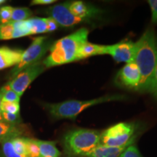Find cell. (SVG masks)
I'll use <instances>...</instances> for the list:
<instances>
[{"label":"cell","mask_w":157,"mask_h":157,"mask_svg":"<svg viewBox=\"0 0 157 157\" xmlns=\"http://www.w3.org/2000/svg\"><path fill=\"white\" fill-rule=\"evenodd\" d=\"M28 157H39V149L36 139L26 137Z\"/></svg>","instance_id":"603a6c76"},{"label":"cell","mask_w":157,"mask_h":157,"mask_svg":"<svg viewBox=\"0 0 157 157\" xmlns=\"http://www.w3.org/2000/svg\"><path fill=\"white\" fill-rule=\"evenodd\" d=\"M132 144H127L120 147L105 146L100 144L94 150L84 157H119L121 154Z\"/></svg>","instance_id":"5bb4252c"},{"label":"cell","mask_w":157,"mask_h":157,"mask_svg":"<svg viewBox=\"0 0 157 157\" xmlns=\"http://www.w3.org/2000/svg\"><path fill=\"white\" fill-rule=\"evenodd\" d=\"M135 44L132 41H124L112 45H105V55H110L117 63L132 62Z\"/></svg>","instance_id":"9c48e42d"},{"label":"cell","mask_w":157,"mask_h":157,"mask_svg":"<svg viewBox=\"0 0 157 157\" xmlns=\"http://www.w3.org/2000/svg\"><path fill=\"white\" fill-rule=\"evenodd\" d=\"M12 139V138H11ZM11 139L6 140L2 143V151L4 157H28L20 155L15 151L14 147L13 146Z\"/></svg>","instance_id":"44dd1931"},{"label":"cell","mask_w":157,"mask_h":157,"mask_svg":"<svg viewBox=\"0 0 157 157\" xmlns=\"http://www.w3.org/2000/svg\"><path fill=\"white\" fill-rule=\"evenodd\" d=\"M2 95H3V90L2 89H0V121H3L2 117V110H1V104L2 101Z\"/></svg>","instance_id":"4dcf8cb0"},{"label":"cell","mask_w":157,"mask_h":157,"mask_svg":"<svg viewBox=\"0 0 157 157\" xmlns=\"http://www.w3.org/2000/svg\"><path fill=\"white\" fill-rule=\"evenodd\" d=\"M2 117L3 121L11 125H17L22 121L20 113L13 114V113L7 112H2Z\"/></svg>","instance_id":"484cf974"},{"label":"cell","mask_w":157,"mask_h":157,"mask_svg":"<svg viewBox=\"0 0 157 157\" xmlns=\"http://www.w3.org/2000/svg\"><path fill=\"white\" fill-rule=\"evenodd\" d=\"M105 45L93 44V43L88 42L87 41L78 49L77 54H76V61H79L89 57L105 55Z\"/></svg>","instance_id":"9a60e30c"},{"label":"cell","mask_w":157,"mask_h":157,"mask_svg":"<svg viewBox=\"0 0 157 157\" xmlns=\"http://www.w3.org/2000/svg\"><path fill=\"white\" fill-rule=\"evenodd\" d=\"M13 10V7L10 6H5L0 8V25L10 22Z\"/></svg>","instance_id":"d4e9b609"},{"label":"cell","mask_w":157,"mask_h":157,"mask_svg":"<svg viewBox=\"0 0 157 157\" xmlns=\"http://www.w3.org/2000/svg\"><path fill=\"white\" fill-rule=\"evenodd\" d=\"M56 2V0H33L31 1V5H50Z\"/></svg>","instance_id":"f546056e"},{"label":"cell","mask_w":157,"mask_h":157,"mask_svg":"<svg viewBox=\"0 0 157 157\" xmlns=\"http://www.w3.org/2000/svg\"><path fill=\"white\" fill-rule=\"evenodd\" d=\"M88 34V29L81 28L55 42L51 45L49 56L42 62L44 67L51 68L76 61L78 49L87 42Z\"/></svg>","instance_id":"7a4b0ae2"},{"label":"cell","mask_w":157,"mask_h":157,"mask_svg":"<svg viewBox=\"0 0 157 157\" xmlns=\"http://www.w3.org/2000/svg\"><path fill=\"white\" fill-rule=\"evenodd\" d=\"M31 35L49 32V17H32L27 20Z\"/></svg>","instance_id":"2e32d148"},{"label":"cell","mask_w":157,"mask_h":157,"mask_svg":"<svg viewBox=\"0 0 157 157\" xmlns=\"http://www.w3.org/2000/svg\"><path fill=\"white\" fill-rule=\"evenodd\" d=\"M69 5L70 2H64L58 4L49 8L48 14L58 25L62 27H71L86 21L85 19L74 15L71 11Z\"/></svg>","instance_id":"ba28073f"},{"label":"cell","mask_w":157,"mask_h":157,"mask_svg":"<svg viewBox=\"0 0 157 157\" xmlns=\"http://www.w3.org/2000/svg\"><path fill=\"white\" fill-rule=\"evenodd\" d=\"M135 44L133 62L140 71L141 77L137 91L149 93L157 63V43L154 30L147 29Z\"/></svg>","instance_id":"6da1fadb"},{"label":"cell","mask_w":157,"mask_h":157,"mask_svg":"<svg viewBox=\"0 0 157 157\" xmlns=\"http://www.w3.org/2000/svg\"><path fill=\"white\" fill-rule=\"evenodd\" d=\"M69 8L71 11L76 16L82 17L86 21L91 17H95L96 15L101 13V10L96 8L93 6L86 4L82 1H75L70 2Z\"/></svg>","instance_id":"4fadbf2b"},{"label":"cell","mask_w":157,"mask_h":157,"mask_svg":"<svg viewBox=\"0 0 157 157\" xmlns=\"http://www.w3.org/2000/svg\"><path fill=\"white\" fill-rule=\"evenodd\" d=\"M118 80L125 87L137 90L140 82V71L134 62L126 63L117 74Z\"/></svg>","instance_id":"8fae6325"},{"label":"cell","mask_w":157,"mask_h":157,"mask_svg":"<svg viewBox=\"0 0 157 157\" xmlns=\"http://www.w3.org/2000/svg\"><path fill=\"white\" fill-rule=\"evenodd\" d=\"M151 10V21L157 24V0H149L148 2Z\"/></svg>","instance_id":"83f0119b"},{"label":"cell","mask_w":157,"mask_h":157,"mask_svg":"<svg viewBox=\"0 0 157 157\" xmlns=\"http://www.w3.org/2000/svg\"><path fill=\"white\" fill-rule=\"evenodd\" d=\"M13 146L14 147L15 151L20 155L28 156L27 154V144L26 137H16L11 139Z\"/></svg>","instance_id":"ffe728a7"},{"label":"cell","mask_w":157,"mask_h":157,"mask_svg":"<svg viewBox=\"0 0 157 157\" xmlns=\"http://www.w3.org/2000/svg\"><path fill=\"white\" fill-rule=\"evenodd\" d=\"M5 0H0V5H2V4H3V3H5Z\"/></svg>","instance_id":"1f68e13d"},{"label":"cell","mask_w":157,"mask_h":157,"mask_svg":"<svg viewBox=\"0 0 157 157\" xmlns=\"http://www.w3.org/2000/svg\"><path fill=\"white\" fill-rule=\"evenodd\" d=\"M23 50L8 47L0 48V70L15 66L21 61Z\"/></svg>","instance_id":"7c38bea8"},{"label":"cell","mask_w":157,"mask_h":157,"mask_svg":"<svg viewBox=\"0 0 157 157\" xmlns=\"http://www.w3.org/2000/svg\"><path fill=\"white\" fill-rule=\"evenodd\" d=\"M3 90L2 95V101L5 102H11V103H18L20 102V98L18 94H17L14 90H13L9 87L8 84H6L4 87H2Z\"/></svg>","instance_id":"7402d4cb"},{"label":"cell","mask_w":157,"mask_h":157,"mask_svg":"<svg viewBox=\"0 0 157 157\" xmlns=\"http://www.w3.org/2000/svg\"><path fill=\"white\" fill-rule=\"evenodd\" d=\"M32 12L27 7H16L13 8L10 22H21L31 18Z\"/></svg>","instance_id":"d6986e66"},{"label":"cell","mask_w":157,"mask_h":157,"mask_svg":"<svg viewBox=\"0 0 157 157\" xmlns=\"http://www.w3.org/2000/svg\"><path fill=\"white\" fill-rule=\"evenodd\" d=\"M119 157H143L140 154L137 146L134 144L127 147L126 150L124 151Z\"/></svg>","instance_id":"4316f807"},{"label":"cell","mask_w":157,"mask_h":157,"mask_svg":"<svg viewBox=\"0 0 157 157\" xmlns=\"http://www.w3.org/2000/svg\"><path fill=\"white\" fill-rule=\"evenodd\" d=\"M136 126L133 123L121 122L105 129L101 133L100 144L105 146L120 147L134 144L137 135Z\"/></svg>","instance_id":"5b68a950"},{"label":"cell","mask_w":157,"mask_h":157,"mask_svg":"<svg viewBox=\"0 0 157 157\" xmlns=\"http://www.w3.org/2000/svg\"><path fill=\"white\" fill-rule=\"evenodd\" d=\"M50 42L48 37L39 36L33 39L30 46L25 50H23L21 61L11 71L12 78L25 68L40 62L41 59L44 56L48 50H50Z\"/></svg>","instance_id":"8992f818"},{"label":"cell","mask_w":157,"mask_h":157,"mask_svg":"<svg viewBox=\"0 0 157 157\" xmlns=\"http://www.w3.org/2000/svg\"><path fill=\"white\" fill-rule=\"evenodd\" d=\"M31 35L27 21L0 25V40H9Z\"/></svg>","instance_id":"30bf717a"},{"label":"cell","mask_w":157,"mask_h":157,"mask_svg":"<svg viewBox=\"0 0 157 157\" xmlns=\"http://www.w3.org/2000/svg\"><path fill=\"white\" fill-rule=\"evenodd\" d=\"M101 133L89 129H76L64 135L63 139L66 157H84L101 143Z\"/></svg>","instance_id":"3957f363"},{"label":"cell","mask_w":157,"mask_h":157,"mask_svg":"<svg viewBox=\"0 0 157 157\" xmlns=\"http://www.w3.org/2000/svg\"><path fill=\"white\" fill-rule=\"evenodd\" d=\"M45 68L42 62L36 63L19 72L7 84L19 96H21L35 78L44 71Z\"/></svg>","instance_id":"52a82bcc"},{"label":"cell","mask_w":157,"mask_h":157,"mask_svg":"<svg viewBox=\"0 0 157 157\" xmlns=\"http://www.w3.org/2000/svg\"><path fill=\"white\" fill-rule=\"evenodd\" d=\"M1 110L2 112H7L13 114L20 113V104L18 103L2 101Z\"/></svg>","instance_id":"cb8c5ba5"},{"label":"cell","mask_w":157,"mask_h":157,"mask_svg":"<svg viewBox=\"0 0 157 157\" xmlns=\"http://www.w3.org/2000/svg\"><path fill=\"white\" fill-rule=\"evenodd\" d=\"M21 133L17 125H11L5 121H0V143L8 139L19 137Z\"/></svg>","instance_id":"ac0fdd59"},{"label":"cell","mask_w":157,"mask_h":157,"mask_svg":"<svg viewBox=\"0 0 157 157\" xmlns=\"http://www.w3.org/2000/svg\"><path fill=\"white\" fill-rule=\"evenodd\" d=\"M125 99L124 95H113L87 100V101H67L58 103L47 104L46 107L52 117L57 119H68L75 120L76 117L84 110L93 105H98L111 101H123Z\"/></svg>","instance_id":"277c9868"},{"label":"cell","mask_w":157,"mask_h":157,"mask_svg":"<svg viewBox=\"0 0 157 157\" xmlns=\"http://www.w3.org/2000/svg\"><path fill=\"white\" fill-rule=\"evenodd\" d=\"M39 149V157H60L61 153L56 146V143L51 141L36 140Z\"/></svg>","instance_id":"e0dca14e"},{"label":"cell","mask_w":157,"mask_h":157,"mask_svg":"<svg viewBox=\"0 0 157 157\" xmlns=\"http://www.w3.org/2000/svg\"><path fill=\"white\" fill-rule=\"evenodd\" d=\"M149 93H151L155 98L157 99V63L156 66V68H155V71L154 74V78H153V82L151 87L150 91Z\"/></svg>","instance_id":"f1b7e54d"},{"label":"cell","mask_w":157,"mask_h":157,"mask_svg":"<svg viewBox=\"0 0 157 157\" xmlns=\"http://www.w3.org/2000/svg\"><path fill=\"white\" fill-rule=\"evenodd\" d=\"M0 157H4V156H3V155H2V154H0Z\"/></svg>","instance_id":"d6a6232c"}]
</instances>
